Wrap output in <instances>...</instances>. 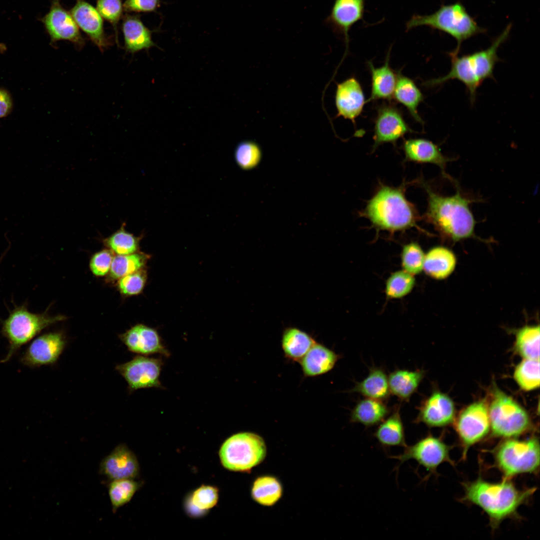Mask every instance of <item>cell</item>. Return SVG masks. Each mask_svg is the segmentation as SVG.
<instances>
[{
    "label": "cell",
    "instance_id": "1",
    "mask_svg": "<svg viewBox=\"0 0 540 540\" xmlns=\"http://www.w3.org/2000/svg\"><path fill=\"white\" fill-rule=\"evenodd\" d=\"M462 500L480 507L488 516L492 530L498 528L502 521L518 517L519 508L528 502L536 488L520 489L510 480L504 478L492 482L479 476L463 484Z\"/></svg>",
    "mask_w": 540,
    "mask_h": 540
},
{
    "label": "cell",
    "instance_id": "2",
    "mask_svg": "<svg viewBox=\"0 0 540 540\" xmlns=\"http://www.w3.org/2000/svg\"><path fill=\"white\" fill-rule=\"evenodd\" d=\"M512 25L506 26L503 32L486 50L471 54L458 56L452 52L448 53L451 60V68L444 76L428 80L424 82L427 86H436L450 80H457L466 86L472 104L475 101L476 90L483 82L493 78L495 65L500 60L497 54L499 46L508 37Z\"/></svg>",
    "mask_w": 540,
    "mask_h": 540
},
{
    "label": "cell",
    "instance_id": "3",
    "mask_svg": "<svg viewBox=\"0 0 540 540\" xmlns=\"http://www.w3.org/2000/svg\"><path fill=\"white\" fill-rule=\"evenodd\" d=\"M428 194V208L424 218L443 236L456 242L472 237L476 221L469 206L472 200L458 189L452 196H443L424 184Z\"/></svg>",
    "mask_w": 540,
    "mask_h": 540
},
{
    "label": "cell",
    "instance_id": "4",
    "mask_svg": "<svg viewBox=\"0 0 540 540\" xmlns=\"http://www.w3.org/2000/svg\"><path fill=\"white\" fill-rule=\"evenodd\" d=\"M363 215L380 230L394 232L413 227L422 230L417 225L418 211L400 188L382 185L368 200Z\"/></svg>",
    "mask_w": 540,
    "mask_h": 540
},
{
    "label": "cell",
    "instance_id": "5",
    "mask_svg": "<svg viewBox=\"0 0 540 540\" xmlns=\"http://www.w3.org/2000/svg\"><path fill=\"white\" fill-rule=\"evenodd\" d=\"M420 26H427L454 38L458 44L452 52L457 54L464 41L485 32L460 2L442 4L436 11L430 14H414L406 22V30H409Z\"/></svg>",
    "mask_w": 540,
    "mask_h": 540
},
{
    "label": "cell",
    "instance_id": "6",
    "mask_svg": "<svg viewBox=\"0 0 540 540\" xmlns=\"http://www.w3.org/2000/svg\"><path fill=\"white\" fill-rule=\"evenodd\" d=\"M540 442L536 436L520 440L507 438L491 453L494 465L504 478L511 479L522 474H536L540 460Z\"/></svg>",
    "mask_w": 540,
    "mask_h": 540
},
{
    "label": "cell",
    "instance_id": "7",
    "mask_svg": "<svg viewBox=\"0 0 540 540\" xmlns=\"http://www.w3.org/2000/svg\"><path fill=\"white\" fill-rule=\"evenodd\" d=\"M266 454L264 440L250 432H238L227 438L219 452L220 462L226 469L248 472L260 464Z\"/></svg>",
    "mask_w": 540,
    "mask_h": 540
},
{
    "label": "cell",
    "instance_id": "8",
    "mask_svg": "<svg viewBox=\"0 0 540 540\" xmlns=\"http://www.w3.org/2000/svg\"><path fill=\"white\" fill-rule=\"evenodd\" d=\"M488 411L490 428L496 437L516 438L530 427V420L526 411L498 388H494L493 391Z\"/></svg>",
    "mask_w": 540,
    "mask_h": 540
},
{
    "label": "cell",
    "instance_id": "9",
    "mask_svg": "<svg viewBox=\"0 0 540 540\" xmlns=\"http://www.w3.org/2000/svg\"><path fill=\"white\" fill-rule=\"evenodd\" d=\"M64 318L51 316L46 312L34 314L26 305L16 306L2 324L1 332L9 342V350L3 362L8 361L22 346L29 342L42 330Z\"/></svg>",
    "mask_w": 540,
    "mask_h": 540
},
{
    "label": "cell",
    "instance_id": "10",
    "mask_svg": "<svg viewBox=\"0 0 540 540\" xmlns=\"http://www.w3.org/2000/svg\"><path fill=\"white\" fill-rule=\"evenodd\" d=\"M451 449L452 446L446 444L440 437L428 434L413 444L407 445L400 454L391 456L390 458L399 462L396 470L405 462L412 460L425 468L428 472V476H436L437 469L440 464L448 462L452 466L454 465L450 457Z\"/></svg>",
    "mask_w": 540,
    "mask_h": 540
},
{
    "label": "cell",
    "instance_id": "11",
    "mask_svg": "<svg viewBox=\"0 0 540 540\" xmlns=\"http://www.w3.org/2000/svg\"><path fill=\"white\" fill-rule=\"evenodd\" d=\"M454 428L462 447L465 460L470 448L483 440L490 429L488 408L483 401L472 403L458 416Z\"/></svg>",
    "mask_w": 540,
    "mask_h": 540
},
{
    "label": "cell",
    "instance_id": "12",
    "mask_svg": "<svg viewBox=\"0 0 540 540\" xmlns=\"http://www.w3.org/2000/svg\"><path fill=\"white\" fill-rule=\"evenodd\" d=\"M162 362L160 359L137 356L131 360L119 364L116 369L124 378L131 390L148 388H160V376Z\"/></svg>",
    "mask_w": 540,
    "mask_h": 540
},
{
    "label": "cell",
    "instance_id": "13",
    "mask_svg": "<svg viewBox=\"0 0 540 540\" xmlns=\"http://www.w3.org/2000/svg\"><path fill=\"white\" fill-rule=\"evenodd\" d=\"M40 20L52 42L66 40L78 47L84 46V40L78 26L70 12L61 6L60 0H52L49 12Z\"/></svg>",
    "mask_w": 540,
    "mask_h": 540
},
{
    "label": "cell",
    "instance_id": "14",
    "mask_svg": "<svg viewBox=\"0 0 540 540\" xmlns=\"http://www.w3.org/2000/svg\"><path fill=\"white\" fill-rule=\"evenodd\" d=\"M415 424L423 423L429 428L443 427L454 420L455 406L446 394L436 390L424 400L418 408Z\"/></svg>",
    "mask_w": 540,
    "mask_h": 540
},
{
    "label": "cell",
    "instance_id": "15",
    "mask_svg": "<svg viewBox=\"0 0 540 540\" xmlns=\"http://www.w3.org/2000/svg\"><path fill=\"white\" fill-rule=\"evenodd\" d=\"M410 132L398 108L391 104L382 105L378 108L375 120L372 148L375 150L384 143L395 144Z\"/></svg>",
    "mask_w": 540,
    "mask_h": 540
},
{
    "label": "cell",
    "instance_id": "16",
    "mask_svg": "<svg viewBox=\"0 0 540 540\" xmlns=\"http://www.w3.org/2000/svg\"><path fill=\"white\" fill-rule=\"evenodd\" d=\"M65 345L60 332H49L34 339L22 355L21 361L28 366L36 367L55 362Z\"/></svg>",
    "mask_w": 540,
    "mask_h": 540
},
{
    "label": "cell",
    "instance_id": "17",
    "mask_svg": "<svg viewBox=\"0 0 540 540\" xmlns=\"http://www.w3.org/2000/svg\"><path fill=\"white\" fill-rule=\"evenodd\" d=\"M100 472L110 480L136 478L140 466L134 454L124 444L118 445L101 461Z\"/></svg>",
    "mask_w": 540,
    "mask_h": 540
},
{
    "label": "cell",
    "instance_id": "18",
    "mask_svg": "<svg viewBox=\"0 0 540 540\" xmlns=\"http://www.w3.org/2000/svg\"><path fill=\"white\" fill-rule=\"evenodd\" d=\"M366 0H334L326 22L348 44L352 27L362 19Z\"/></svg>",
    "mask_w": 540,
    "mask_h": 540
},
{
    "label": "cell",
    "instance_id": "19",
    "mask_svg": "<svg viewBox=\"0 0 540 540\" xmlns=\"http://www.w3.org/2000/svg\"><path fill=\"white\" fill-rule=\"evenodd\" d=\"M335 102L337 116L354 124L366 102L362 88L356 78L351 77L337 84Z\"/></svg>",
    "mask_w": 540,
    "mask_h": 540
},
{
    "label": "cell",
    "instance_id": "20",
    "mask_svg": "<svg viewBox=\"0 0 540 540\" xmlns=\"http://www.w3.org/2000/svg\"><path fill=\"white\" fill-rule=\"evenodd\" d=\"M70 12L78 26L101 50L109 45L104 34L102 17L96 9L84 0H76Z\"/></svg>",
    "mask_w": 540,
    "mask_h": 540
},
{
    "label": "cell",
    "instance_id": "21",
    "mask_svg": "<svg viewBox=\"0 0 540 540\" xmlns=\"http://www.w3.org/2000/svg\"><path fill=\"white\" fill-rule=\"evenodd\" d=\"M120 338L132 352L144 355L156 353L169 355L156 330L146 326L136 324Z\"/></svg>",
    "mask_w": 540,
    "mask_h": 540
},
{
    "label": "cell",
    "instance_id": "22",
    "mask_svg": "<svg viewBox=\"0 0 540 540\" xmlns=\"http://www.w3.org/2000/svg\"><path fill=\"white\" fill-rule=\"evenodd\" d=\"M403 149L406 160L436 164L446 174V164L450 160L444 156L440 148L432 142L424 138L408 139L404 142Z\"/></svg>",
    "mask_w": 540,
    "mask_h": 540
},
{
    "label": "cell",
    "instance_id": "23",
    "mask_svg": "<svg viewBox=\"0 0 540 540\" xmlns=\"http://www.w3.org/2000/svg\"><path fill=\"white\" fill-rule=\"evenodd\" d=\"M340 355L322 344L315 343L300 361L304 374L314 377L331 370Z\"/></svg>",
    "mask_w": 540,
    "mask_h": 540
},
{
    "label": "cell",
    "instance_id": "24",
    "mask_svg": "<svg viewBox=\"0 0 540 540\" xmlns=\"http://www.w3.org/2000/svg\"><path fill=\"white\" fill-rule=\"evenodd\" d=\"M400 409L398 406H396L392 414L380 423L374 434V436L384 450L392 446L404 448L407 446Z\"/></svg>",
    "mask_w": 540,
    "mask_h": 540
},
{
    "label": "cell",
    "instance_id": "25",
    "mask_svg": "<svg viewBox=\"0 0 540 540\" xmlns=\"http://www.w3.org/2000/svg\"><path fill=\"white\" fill-rule=\"evenodd\" d=\"M122 30L125 48L132 53L156 46L152 39V31L143 24L138 16L126 15L122 21Z\"/></svg>",
    "mask_w": 540,
    "mask_h": 540
},
{
    "label": "cell",
    "instance_id": "26",
    "mask_svg": "<svg viewBox=\"0 0 540 540\" xmlns=\"http://www.w3.org/2000/svg\"><path fill=\"white\" fill-rule=\"evenodd\" d=\"M456 262V256L450 250L443 246H436L424 255L423 270L434 278L442 280L452 272Z\"/></svg>",
    "mask_w": 540,
    "mask_h": 540
},
{
    "label": "cell",
    "instance_id": "27",
    "mask_svg": "<svg viewBox=\"0 0 540 540\" xmlns=\"http://www.w3.org/2000/svg\"><path fill=\"white\" fill-rule=\"evenodd\" d=\"M424 376L422 370H395L388 376L390 394L402 400L408 402L416 392Z\"/></svg>",
    "mask_w": 540,
    "mask_h": 540
},
{
    "label": "cell",
    "instance_id": "28",
    "mask_svg": "<svg viewBox=\"0 0 540 540\" xmlns=\"http://www.w3.org/2000/svg\"><path fill=\"white\" fill-rule=\"evenodd\" d=\"M390 51L384 64L375 68L370 62H368L372 77L371 94L368 101L379 99L390 100L393 97L397 76L389 64Z\"/></svg>",
    "mask_w": 540,
    "mask_h": 540
},
{
    "label": "cell",
    "instance_id": "29",
    "mask_svg": "<svg viewBox=\"0 0 540 540\" xmlns=\"http://www.w3.org/2000/svg\"><path fill=\"white\" fill-rule=\"evenodd\" d=\"M390 412V409L384 401L366 398L358 402L352 410L350 420L370 427L380 423Z\"/></svg>",
    "mask_w": 540,
    "mask_h": 540
},
{
    "label": "cell",
    "instance_id": "30",
    "mask_svg": "<svg viewBox=\"0 0 540 540\" xmlns=\"http://www.w3.org/2000/svg\"><path fill=\"white\" fill-rule=\"evenodd\" d=\"M350 391L359 393L366 398L384 402L388 400L391 394L385 371L377 367L372 368L367 376L357 382Z\"/></svg>",
    "mask_w": 540,
    "mask_h": 540
},
{
    "label": "cell",
    "instance_id": "31",
    "mask_svg": "<svg viewBox=\"0 0 540 540\" xmlns=\"http://www.w3.org/2000/svg\"><path fill=\"white\" fill-rule=\"evenodd\" d=\"M393 97L407 108L415 120L424 123L418 111V105L424 100V96L412 80L399 73Z\"/></svg>",
    "mask_w": 540,
    "mask_h": 540
},
{
    "label": "cell",
    "instance_id": "32",
    "mask_svg": "<svg viewBox=\"0 0 540 540\" xmlns=\"http://www.w3.org/2000/svg\"><path fill=\"white\" fill-rule=\"evenodd\" d=\"M316 343L308 334L296 328L286 329L282 340L285 356L290 360L299 362Z\"/></svg>",
    "mask_w": 540,
    "mask_h": 540
},
{
    "label": "cell",
    "instance_id": "33",
    "mask_svg": "<svg viewBox=\"0 0 540 540\" xmlns=\"http://www.w3.org/2000/svg\"><path fill=\"white\" fill-rule=\"evenodd\" d=\"M282 494V487L275 476H262L254 482L251 488L252 498L258 504L266 506L276 504Z\"/></svg>",
    "mask_w": 540,
    "mask_h": 540
},
{
    "label": "cell",
    "instance_id": "34",
    "mask_svg": "<svg viewBox=\"0 0 540 540\" xmlns=\"http://www.w3.org/2000/svg\"><path fill=\"white\" fill-rule=\"evenodd\" d=\"M540 326L526 325L514 332L516 352L524 359L540 360Z\"/></svg>",
    "mask_w": 540,
    "mask_h": 540
},
{
    "label": "cell",
    "instance_id": "35",
    "mask_svg": "<svg viewBox=\"0 0 540 540\" xmlns=\"http://www.w3.org/2000/svg\"><path fill=\"white\" fill-rule=\"evenodd\" d=\"M218 500V490L211 486H202L196 489L188 498L187 510L192 516L203 514L214 507Z\"/></svg>",
    "mask_w": 540,
    "mask_h": 540
},
{
    "label": "cell",
    "instance_id": "36",
    "mask_svg": "<svg viewBox=\"0 0 540 540\" xmlns=\"http://www.w3.org/2000/svg\"><path fill=\"white\" fill-rule=\"evenodd\" d=\"M140 485L133 478L110 480L108 486V494L113 512L129 502Z\"/></svg>",
    "mask_w": 540,
    "mask_h": 540
},
{
    "label": "cell",
    "instance_id": "37",
    "mask_svg": "<svg viewBox=\"0 0 540 540\" xmlns=\"http://www.w3.org/2000/svg\"><path fill=\"white\" fill-rule=\"evenodd\" d=\"M148 256L142 252L128 254L116 255L114 257L110 276L113 279H119L127 274L134 273L144 268Z\"/></svg>",
    "mask_w": 540,
    "mask_h": 540
},
{
    "label": "cell",
    "instance_id": "38",
    "mask_svg": "<svg viewBox=\"0 0 540 540\" xmlns=\"http://www.w3.org/2000/svg\"><path fill=\"white\" fill-rule=\"evenodd\" d=\"M514 377L520 388L530 391L540 386V360L524 359L516 366Z\"/></svg>",
    "mask_w": 540,
    "mask_h": 540
},
{
    "label": "cell",
    "instance_id": "39",
    "mask_svg": "<svg viewBox=\"0 0 540 540\" xmlns=\"http://www.w3.org/2000/svg\"><path fill=\"white\" fill-rule=\"evenodd\" d=\"M140 239L128 232L124 226L121 228L104 240V244L113 253L118 255L136 252L139 248Z\"/></svg>",
    "mask_w": 540,
    "mask_h": 540
},
{
    "label": "cell",
    "instance_id": "40",
    "mask_svg": "<svg viewBox=\"0 0 540 540\" xmlns=\"http://www.w3.org/2000/svg\"><path fill=\"white\" fill-rule=\"evenodd\" d=\"M415 284L414 275L404 270L392 273L386 280L385 292L390 298H400L408 294Z\"/></svg>",
    "mask_w": 540,
    "mask_h": 540
},
{
    "label": "cell",
    "instance_id": "41",
    "mask_svg": "<svg viewBox=\"0 0 540 540\" xmlns=\"http://www.w3.org/2000/svg\"><path fill=\"white\" fill-rule=\"evenodd\" d=\"M234 156L238 166L248 170L255 168L260 164L262 158V152L256 142L252 140H244L236 146Z\"/></svg>",
    "mask_w": 540,
    "mask_h": 540
},
{
    "label": "cell",
    "instance_id": "42",
    "mask_svg": "<svg viewBox=\"0 0 540 540\" xmlns=\"http://www.w3.org/2000/svg\"><path fill=\"white\" fill-rule=\"evenodd\" d=\"M424 255L418 243L411 242L404 245L401 253L404 270L414 276L420 273L423 270Z\"/></svg>",
    "mask_w": 540,
    "mask_h": 540
},
{
    "label": "cell",
    "instance_id": "43",
    "mask_svg": "<svg viewBox=\"0 0 540 540\" xmlns=\"http://www.w3.org/2000/svg\"><path fill=\"white\" fill-rule=\"evenodd\" d=\"M147 279L146 271L143 268L119 278L118 288L126 296L138 294L143 290Z\"/></svg>",
    "mask_w": 540,
    "mask_h": 540
},
{
    "label": "cell",
    "instance_id": "44",
    "mask_svg": "<svg viewBox=\"0 0 540 540\" xmlns=\"http://www.w3.org/2000/svg\"><path fill=\"white\" fill-rule=\"evenodd\" d=\"M123 6L121 0H98L96 10L101 16L116 28L122 15Z\"/></svg>",
    "mask_w": 540,
    "mask_h": 540
},
{
    "label": "cell",
    "instance_id": "45",
    "mask_svg": "<svg viewBox=\"0 0 540 540\" xmlns=\"http://www.w3.org/2000/svg\"><path fill=\"white\" fill-rule=\"evenodd\" d=\"M113 258V252L110 250H103L96 253L90 263L92 272L98 276L106 275L110 272Z\"/></svg>",
    "mask_w": 540,
    "mask_h": 540
},
{
    "label": "cell",
    "instance_id": "46",
    "mask_svg": "<svg viewBox=\"0 0 540 540\" xmlns=\"http://www.w3.org/2000/svg\"><path fill=\"white\" fill-rule=\"evenodd\" d=\"M123 6L127 12H155L160 6V0H126Z\"/></svg>",
    "mask_w": 540,
    "mask_h": 540
},
{
    "label": "cell",
    "instance_id": "47",
    "mask_svg": "<svg viewBox=\"0 0 540 540\" xmlns=\"http://www.w3.org/2000/svg\"><path fill=\"white\" fill-rule=\"evenodd\" d=\"M12 99L6 89L0 88V118L8 116L12 108Z\"/></svg>",
    "mask_w": 540,
    "mask_h": 540
}]
</instances>
